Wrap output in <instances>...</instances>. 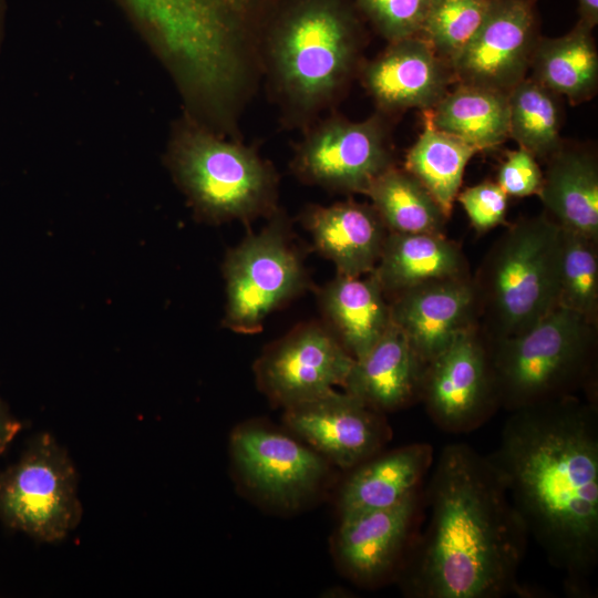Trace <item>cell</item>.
Returning a JSON list of instances; mask_svg holds the SVG:
<instances>
[{
	"label": "cell",
	"instance_id": "cell-34",
	"mask_svg": "<svg viewBox=\"0 0 598 598\" xmlns=\"http://www.w3.org/2000/svg\"><path fill=\"white\" fill-rule=\"evenodd\" d=\"M22 429V423L18 421L9 411L0 398V456L8 448Z\"/></svg>",
	"mask_w": 598,
	"mask_h": 598
},
{
	"label": "cell",
	"instance_id": "cell-15",
	"mask_svg": "<svg viewBox=\"0 0 598 598\" xmlns=\"http://www.w3.org/2000/svg\"><path fill=\"white\" fill-rule=\"evenodd\" d=\"M419 508L420 491L390 507L341 515L332 549L342 573L368 587L396 577L413 543Z\"/></svg>",
	"mask_w": 598,
	"mask_h": 598
},
{
	"label": "cell",
	"instance_id": "cell-36",
	"mask_svg": "<svg viewBox=\"0 0 598 598\" xmlns=\"http://www.w3.org/2000/svg\"><path fill=\"white\" fill-rule=\"evenodd\" d=\"M6 16H7L6 0H0V51L2 48L4 33H6Z\"/></svg>",
	"mask_w": 598,
	"mask_h": 598
},
{
	"label": "cell",
	"instance_id": "cell-14",
	"mask_svg": "<svg viewBox=\"0 0 598 598\" xmlns=\"http://www.w3.org/2000/svg\"><path fill=\"white\" fill-rule=\"evenodd\" d=\"M336 389L283 409L286 427L331 465L350 471L382 451L392 437L384 416Z\"/></svg>",
	"mask_w": 598,
	"mask_h": 598
},
{
	"label": "cell",
	"instance_id": "cell-27",
	"mask_svg": "<svg viewBox=\"0 0 598 598\" xmlns=\"http://www.w3.org/2000/svg\"><path fill=\"white\" fill-rule=\"evenodd\" d=\"M365 196L389 233L444 234L448 219L433 196L404 167L395 164L382 172Z\"/></svg>",
	"mask_w": 598,
	"mask_h": 598
},
{
	"label": "cell",
	"instance_id": "cell-33",
	"mask_svg": "<svg viewBox=\"0 0 598 598\" xmlns=\"http://www.w3.org/2000/svg\"><path fill=\"white\" fill-rule=\"evenodd\" d=\"M496 183L508 197L537 195L543 183V171L537 158L528 151L522 147L509 150L498 167Z\"/></svg>",
	"mask_w": 598,
	"mask_h": 598
},
{
	"label": "cell",
	"instance_id": "cell-37",
	"mask_svg": "<svg viewBox=\"0 0 598 598\" xmlns=\"http://www.w3.org/2000/svg\"><path fill=\"white\" fill-rule=\"evenodd\" d=\"M212 1H214L215 3H217V4L221 6V7L234 8V7L239 6L240 3H243L246 0H212Z\"/></svg>",
	"mask_w": 598,
	"mask_h": 598
},
{
	"label": "cell",
	"instance_id": "cell-23",
	"mask_svg": "<svg viewBox=\"0 0 598 598\" xmlns=\"http://www.w3.org/2000/svg\"><path fill=\"white\" fill-rule=\"evenodd\" d=\"M371 274L388 300L427 281L471 276L460 245L444 234L426 233H388Z\"/></svg>",
	"mask_w": 598,
	"mask_h": 598
},
{
	"label": "cell",
	"instance_id": "cell-10",
	"mask_svg": "<svg viewBox=\"0 0 598 598\" xmlns=\"http://www.w3.org/2000/svg\"><path fill=\"white\" fill-rule=\"evenodd\" d=\"M230 455L240 482L259 501L285 511L316 495L331 464L312 447L264 422L236 426Z\"/></svg>",
	"mask_w": 598,
	"mask_h": 598
},
{
	"label": "cell",
	"instance_id": "cell-30",
	"mask_svg": "<svg viewBox=\"0 0 598 598\" xmlns=\"http://www.w3.org/2000/svg\"><path fill=\"white\" fill-rule=\"evenodd\" d=\"M492 0H431L419 32L450 65L482 25Z\"/></svg>",
	"mask_w": 598,
	"mask_h": 598
},
{
	"label": "cell",
	"instance_id": "cell-24",
	"mask_svg": "<svg viewBox=\"0 0 598 598\" xmlns=\"http://www.w3.org/2000/svg\"><path fill=\"white\" fill-rule=\"evenodd\" d=\"M592 30L578 20L564 35L540 37L529 78L573 105L592 99L598 87V51Z\"/></svg>",
	"mask_w": 598,
	"mask_h": 598
},
{
	"label": "cell",
	"instance_id": "cell-6",
	"mask_svg": "<svg viewBox=\"0 0 598 598\" xmlns=\"http://www.w3.org/2000/svg\"><path fill=\"white\" fill-rule=\"evenodd\" d=\"M561 228L546 213L512 224L473 278L486 339L520 334L558 307Z\"/></svg>",
	"mask_w": 598,
	"mask_h": 598
},
{
	"label": "cell",
	"instance_id": "cell-31",
	"mask_svg": "<svg viewBox=\"0 0 598 598\" xmlns=\"http://www.w3.org/2000/svg\"><path fill=\"white\" fill-rule=\"evenodd\" d=\"M431 0H357L363 14L388 41L417 35Z\"/></svg>",
	"mask_w": 598,
	"mask_h": 598
},
{
	"label": "cell",
	"instance_id": "cell-26",
	"mask_svg": "<svg viewBox=\"0 0 598 598\" xmlns=\"http://www.w3.org/2000/svg\"><path fill=\"white\" fill-rule=\"evenodd\" d=\"M423 114L424 127L406 152L404 168L433 196L447 218L460 192L467 163L476 147L437 130Z\"/></svg>",
	"mask_w": 598,
	"mask_h": 598
},
{
	"label": "cell",
	"instance_id": "cell-25",
	"mask_svg": "<svg viewBox=\"0 0 598 598\" xmlns=\"http://www.w3.org/2000/svg\"><path fill=\"white\" fill-rule=\"evenodd\" d=\"M437 130L461 138L480 152L509 137L508 94L455 83L431 110L422 111Z\"/></svg>",
	"mask_w": 598,
	"mask_h": 598
},
{
	"label": "cell",
	"instance_id": "cell-29",
	"mask_svg": "<svg viewBox=\"0 0 598 598\" xmlns=\"http://www.w3.org/2000/svg\"><path fill=\"white\" fill-rule=\"evenodd\" d=\"M558 307L598 322V241L563 228Z\"/></svg>",
	"mask_w": 598,
	"mask_h": 598
},
{
	"label": "cell",
	"instance_id": "cell-5",
	"mask_svg": "<svg viewBox=\"0 0 598 598\" xmlns=\"http://www.w3.org/2000/svg\"><path fill=\"white\" fill-rule=\"evenodd\" d=\"M486 341L504 410L513 412L579 392L597 403V324L580 315L557 307L520 334Z\"/></svg>",
	"mask_w": 598,
	"mask_h": 598
},
{
	"label": "cell",
	"instance_id": "cell-4",
	"mask_svg": "<svg viewBox=\"0 0 598 598\" xmlns=\"http://www.w3.org/2000/svg\"><path fill=\"white\" fill-rule=\"evenodd\" d=\"M166 164L197 215L249 223L278 208L279 177L255 145L214 132L184 112L173 122Z\"/></svg>",
	"mask_w": 598,
	"mask_h": 598
},
{
	"label": "cell",
	"instance_id": "cell-3",
	"mask_svg": "<svg viewBox=\"0 0 598 598\" xmlns=\"http://www.w3.org/2000/svg\"><path fill=\"white\" fill-rule=\"evenodd\" d=\"M363 29L341 0H301L259 39L261 78L281 125L303 132L332 112L363 63Z\"/></svg>",
	"mask_w": 598,
	"mask_h": 598
},
{
	"label": "cell",
	"instance_id": "cell-1",
	"mask_svg": "<svg viewBox=\"0 0 598 598\" xmlns=\"http://www.w3.org/2000/svg\"><path fill=\"white\" fill-rule=\"evenodd\" d=\"M488 455L548 561L587 597L598 565V410L578 395L509 412Z\"/></svg>",
	"mask_w": 598,
	"mask_h": 598
},
{
	"label": "cell",
	"instance_id": "cell-32",
	"mask_svg": "<svg viewBox=\"0 0 598 598\" xmlns=\"http://www.w3.org/2000/svg\"><path fill=\"white\" fill-rule=\"evenodd\" d=\"M456 200L480 234L505 223L508 196L496 182L484 181L467 187L458 192Z\"/></svg>",
	"mask_w": 598,
	"mask_h": 598
},
{
	"label": "cell",
	"instance_id": "cell-13",
	"mask_svg": "<svg viewBox=\"0 0 598 598\" xmlns=\"http://www.w3.org/2000/svg\"><path fill=\"white\" fill-rule=\"evenodd\" d=\"M537 0H492L476 34L452 62L455 83L508 94L529 70L540 35Z\"/></svg>",
	"mask_w": 598,
	"mask_h": 598
},
{
	"label": "cell",
	"instance_id": "cell-7",
	"mask_svg": "<svg viewBox=\"0 0 598 598\" xmlns=\"http://www.w3.org/2000/svg\"><path fill=\"white\" fill-rule=\"evenodd\" d=\"M268 224L231 249L224 262L225 326L243 334L261 330L267 317L307 287V272L278 208Z\"/></svg>",
	"mask_w": 598,
	"mask_h": 598
},
{
	"label": "cell",
	"instance_id": "cell-28",
	"mask_svg": "<svg viewBox=\"0 0 598 598\" xmlns=\"http://www.w3.org/2000/svg\"><path fill=\"white\" fill-rule=\"evenodd\" d=\"M561 97L530 78L508 93V132L519 147L547 159L564 141Z\"/></svg>",
	"mask_w": 598,
	"mask_h": 598
},
{
	"label": "cell",
	"instance_id": "cell-22",
	"mask_svg": "<svg viewBox=\"0 0 598 598\" xmlns=\"http://www.w3.org/2000/svg\"><path fill=\"white\" fill-rule=\"evenodd\" d=\"M324 326L353 358L362 357L391 324L390 305L370 272L338 275L318 292Z\"/></svg>",
	"mask_w": 598,
	"mask_h": 598
},
{
	"label": "cell",
	"instance_id": "cell-8",
	"mask_svg": "<svg viewBox=\"0 0 598 598\" xmlns=\"http://www.w3.org/2000/svg\"><path fill=\"white\" fill-rule=\"evenodd\" d=\"M78 473L50 433L37 435L20 458L0 472V520L38 542L56 543L80 523Z\"/></svg>",
	"mask_w": 598,
	"mask_h": 598
},
{
	"label": "cell",
	"instance_id": "cell-20",
	"mask_svg": "<svg viewBox=\"0 0 598 598\" xmlns=\"http://www.w3.org/2000/svg\"><path fill=\"white\" fill-rule=\"evenodd\" d=\"M433 463V447L427 443L380 451L350 470L339 492L340 516L402 502L420 491Z\"/></svg>",
	"mask_w": 598,
	"mask_h": 598
},
{
	"label": "cell",
	"instance_id": "cell-9",
	"mask_svg": "<svg viewBox=\"0 0 598 598\" xmlns=\"http://www.w3.org/2000/svg\"><path fill=\"white\" fill-rule=\"evenodd\" d=\"M389 116L375 112L351 121L333 111L317 120L293 147L290 168L305 184L340 194L365 195L394 164Z\"/></svg>",
	"mask_w": 598,
	"mask_h": 598
},
{
	"label": "cell",
	"instance_id": "cell-17",
	"mask_svg": "<svg viewBox=\"0 0 598 598\" xmlns=\"http://www.w3.org/2000/svg\"><path fill=\"white\" fill-rule=\"evenodd\" d=\"M389 305L391 322L425 363L478 324L472 275L417 285L389 299Z\"/></svg>",
	"mask_w": 598,
	"mask_h": 598
},
{
	"label": "cell",
	"instance_id": "cell-11",
	"mask_svg": "<svg viewBox=\"0 0 598 598\" xmlns=\"http://www.w3.org/2000/svg\"><path fill=\"white\" fill-rule=\"evenodd\" d=\"M420 402L440 430L453 434L472 432L497 412L488 344L478 324L426 363Z\"/></svg>",
	"mask_w": 598,
	"mask_h": 598
},
{
	"label": "cell",
	"instance_id": "cell-21",
	"mask_svg": "<svg viewBox=\"0 0 598 598\" xmlns=\"http://www.w3.org/2000/svg\"><path fill=\"white\" fill-rule=\"evenodd\" d=\"M547 161L538 196L565 230L598 241V162L592 151L566 142Z\"/></svg>",
	"mask_w": 598,
	"mask_h": 598
},
{
	"label": "cell",
	"instance_id": "cell-18",
	"mask_svg": "<svg viewBox=\"0 0 598 598\" xmlns=\"http://www.w3.org/2000/svg\"><path fill=\"white\" fill-rule=\"evenodd\" d=\"M425 365L391 322L381 338L353 360L342 386L380 413L395 412L420 402Z\"/></svg>",
	"mask_w": 598,
	"mask_h": 598
},
{
	"label": "cell",
	"instance_id": "cell-19",
	"mask_svg": "<svg viewBox=\"0 0 598 598\" xmlns=\"http://www.w3.org/2000/svg\"><path fill=\"white\" fill-rule=\"evenodd\" d=\"M301 221L338 275L352 277L372 272L389 233L371 204L354 200L309 205Z\"/></svg>",
	"mask_w": 598,
	"mask_h": 598
},
{
	"label": "cell",
	"instance_id": "cell-2",
	"mask_svg": "<svg viewBox=\"0 0 598 598\" xmlns=\"http://www.w3.org/2000/svg\"><path fill=\"white\" fill-rule=\"evenodd\" d=\"M430 520L396 576L416 598H499L523 592L528 533L488 456L465 443L440 453L426 493Z\"/></svg>",
	"mask_w": 598,
	"mask_h": 598
},
{
	"label": "cell",
	"instance_id": "cell-12",
	"mask_svg": "<svg viewBox=\"0 0 598 598\" xmlns=\"http://www.w3.org/2000/svg\"><path fill=\"white\" fill-rule=\"evenodd\" d=\"M353 360L324 324L308 322L268 346L254 371L267 399L287 409L342 386Z\"/></svg>",
	"mask_w": 598,
	"mask_h": 598
},
{
	"label": "cell",
	"instance_id": "cell-16",
	"mask_svg": "<svg viewBox=\"0 0 598 598\" xmlns=\"http://www.w3.org/2000/svg\"><path fill=\"white\" fill-rule=\"evenodd\" d=\"M386 116L409 109H433L455 84L451 65L419 35L389 42L375 58L363 61L359 75Z\"/></svg>",
	"mask_w": 598,
	"mask_h": 598
},
{
	"label": "cell",
	"instance_id": "cell-35",
	"mask_svg": "<svg viewBox=\"0 0 598 598\" xmlns=\"http://www.w3.org/2000/svg\"><path fill=\"white\" fill-rule=\"evenodd\" d=\"M579 19L590 28L598 23V0H577Z\"/></svg>",
	"mask_w": 598,
	"mask_h": 598
}]
</instances>
